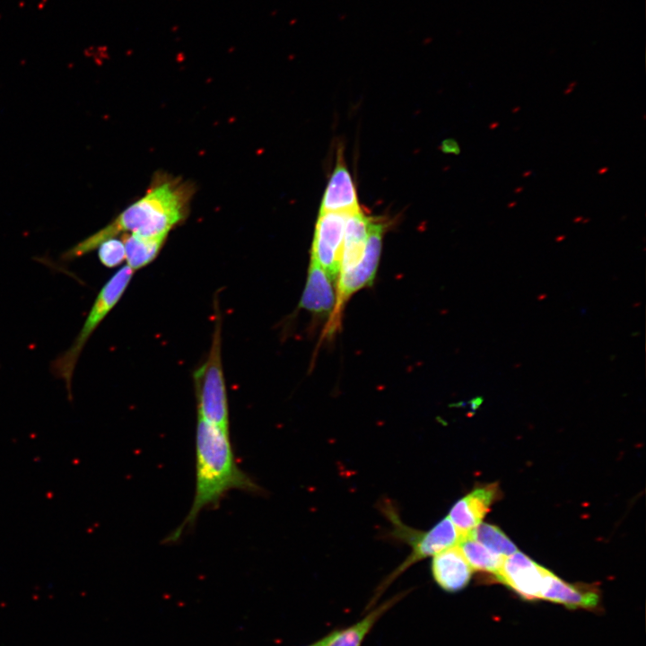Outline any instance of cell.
I'll return each instance as SVG.
<instances>
[{"instance_id": "1", "label": "cell", "mask_w": 646, "mask_h": 646, "mask_svg": "<svg viewBox=\"0 0 646 646\" xmlns=\"http://www.w3.org/2000/svg\"><path fill=\"white\" fill-rule=\"evenodd\" d=\"M195 448L194 499L184 520L167 537V543L179 540L204 510L216 507L229 492H261V487L238 465L229 431L197 416Z\"/></svg>"}, {"instance_id": "2", "label": "cell", "mask_w": 646, "mask_h": 646, "mask_svg": "<svg viewBox=\"0 0 646 646\" xmlns=\"http://www.w3.org/2000/svg\"><path fill=\"white\" fill-rule=\"evenodd\" d=\"M185 198L179 188L163 184L125 209L113 222L80 241L63 256L74 259L97 249L121 232L153 237L168 232L184 216Z\"/></svg>"}, {"instance_id": "3", "label": "cell", "mask_w": 646, "mask_h": 646, "mask_svg": "<svg viewBox=\"0 0 646 646\" xmlns=\"http://www.w3.org/2000/svg\"><path fill=\"white\" fill-rule=\"evenodd\" d=\"M208 355L193 373L197 416L230 432L229 406L222 361V319L217 310Z\"/></svg>"}, {"instance_id": "4", "label": "cell", "mask_w": 646, "mask_h": 646, "mask_svg": "<svg viewBox=\"0 0 646 646\" xmlns=\"http://www.w3.org/2000/svg\"><path fill=\"white\" fill-rule=\"evenodd\" d=\"M134 273L126 265L109 279L96 297L81 331L70 347L52 362L51 371L57 378L64 380L70 397L74 371L83 346L93 331L123 296Z\"/></svg>"}, {"instance_id": "5", "label": "cell", "mask_w": 646, "mask_h": 646, "mask_svg": "<svg viewBox=\"0 0 646 646\" xmlns=\"http://www.w3.org/2000/svg\"><path fill=\"white\" fill-rule=\"evenodd\" d=\"M389 517H391L392 523L395 526L394 537L406 542L412 547V553L377 589V592L368 605L367 609L371 608L386 588L412 564L426 557L433 556L446 548L457 546L465 537L449 517L442 519L428 531H417L405 526L400 520H397V516L393 512Z\"/></svg>"}, {"instance_id": "6", "label": "cell", "mask_w": 646, "mask_h": 646, "mask_svg": "<svg viewBox=\"0 0 646 646\" xmlns=\"http://www.w3.org/2000/svg\"><path fill=\"white\" fill-rule=\"evenodd\" d=\"M385 229L384 222L374 221L371 217L366 247L361 261L350 271L338 275L336 308L340 309L352 294L371 285L380 262Z\"/></svg>"}, {"instance_id": "7", "label": "cell", "mask_w": 646, "mask_h": 646, "mask_svg": "<svg viewBox=\"0 0 646 646\" xmlns=\"http://www.w3.org/2000/svg\"><path fill=\"white\" fill-rule=\"evenodd\" d=\"M350 214H319L310 258L315 260L336 283L340 271L341 249L345 223Z\"/></svg>"}, {"instance_id": "8", "label": "cell", "mask_w": 646, "mask_h": 646, "mask_svg": "<svg viewBox=\"0 0 646 646\" xmlns=\"http://www.w3.org/2000/svg\"><path fill=\"white\" fill-rule=\"evenodd\" d=\"M545 567L521 552L504 557L502 565L495 575L525 599L540 598Z\"/></svg>"}, {"instance_id": "9", "label": "cell", "mask_w": 646, "mask_h": 646, "mask_svg": "<svg viewBox=\"0 0 646 646\" xmlns=\"http://www.w3.org/2000/svg\"><path fill=\"white\" fill-rule=\"evenodd\" d=\"M499 496L500 489L496 483L477 487L458 500L448 517L458 530L467 537L481 523Z\"/></svg>"}, {"instance_id": "10", "label": "cell", "mask_w": 646, "mask_h": 646, "mask_svg": "<svg viewBox=\"0 0 646 646\" xmlns=\"http://www.w3.org/2000/svg\"><path fill=\"white\" fill-rule=\"evenodd\" d=\"M540 598L569 608H594L598 604L599 593L595 584H571L545 568Z\"/></svg>"}, {"instance_id": "11", "label": "cell", "mask_w": 646, "mask_h": 646, "mask_svg": "<svg viewBox=\"0 0 646 646\" xmlns=\"http://www.w3.org/2000/svg\"><path fill=\"white\" fill-rule=\"evenodd\" d=\"M431 570L435 582L448 592L463 589L473 571L458 545L434 554Z\"/></svg>"}, {"instance_id": "12", "label": "cell", "mask_w": 646, "mask_h": 646, "mask_svg": "<svg viewBox=\"0 0 646 646\" xmlns=\"http://www.w3.org/2000/svg\"><path fill=\"white\" fill-rule=\"evenodd\" d=\"M360 210L350 172L342 160H338L324 192L319 214H353Z\"/></svg>"}, {"instance_id": "13", "label": "cell", "mask_w": 646, "mask_h": 646, "mask_svg": "<svg viewBox=\"0 0 646 646\" xmlns=\"http://www.w3.org/2000/svg\"><path fill=\"white\" fill-rule=\"evenodd\" d=\"M333 284H336L327 273L310 258L308 277L299 308L316 314L329 313L336 304Z\"/></svg>"}, {"instance_id": "14", "label": "cell", "mask_w": 646, "mask_h": 646, "mask_svg": "<svg viewBox=\"0 0 646 646\" xmlns=\"http://www.w3.org/2000/svg\"><path fill=\"white\" fill-rule=\"evenodd\" d=\"M371 217L361 210L347 217L341 249L340 274L353 269L362 259L369 232Z\"/></svg>"}, {"instance_id": "15", "label": "cell", "mask_w": 646, "mask_h": 646, "mask_svg": "<svg viewBox=\"0 0 646 646\" xmlns=\"http://www.w3.org/2000/svg\"><path fill=\"white\" fill-rule=\"evenodd\" d=\"M168 234L144 237L136 234H125L123 243L127 266L134 272L153 262L158 256Z\"/></svg>"}, {"instance_id": "16", "label": "cell", "mask_w": 646, "mask_h": 646, "mask_svg": "<svg viewBox=\"0 0 646 646\" xmlns=\"http://www.w3.org/2000/svg\"><path fill=\"white\" fill-rule=\"evenodd\" d=\"M401 596H395L377 607L370 610L367 615L344 630L337 629L336 633L328 646H361L366 635L371 632L377 621L391 608Z\"/></svg>"}, {"instance_id": "17", "label": "cell", "mask_w": 646, "mask_h": 646, "mask_svg": "<svg viewBox=\"0 0 646 646\" xmlns=\"http://www.w3.org/2000/svg\"><path fill=\"white\" fill-rule=\"evenodd\" d=\"M466 560L472 570L486 572L496 575L500 571L504 556L488 550L482 544L467 536L458 544Z\"/></svg>"}, {"instance_id": "18", "label": "cell", "mask_w": 646, "mask_h": 646, "mask_svg": "<svg viewBox=\"0 0 646 646\" xmlns=\"http://www.w3.org/2000/svg\"><path fill=\"white\" fill-rule=\"evenodd\" d=\"M491 552L509 556L518 551L515 544L496 526L480 523L467 535Z\"/></svg>"}, {"instance_id": "19", "label": "cell", "mask_w": 646, "mask_h": 646, "mask_svg": "<svg viewBox=\"0 0 646 646\" xmlns=\"http://www.w3.org/2000/svg\"><path fill=\"white\" fill-rule=\"evenodd\" d=\"M98 256L100 263L107 267H115L126 258L123 240L115 238L103 241L99 247Z\"/></svg>"}, {"instance_id": "20", "label": "cell", "mask_w": 646, "mask_h": 646, "mask_svg": "<svg viewBox=\"0 0 646 646\" xmlns=\"http://www.w3.org/2000/svg\"><path fill=\"white\" fill-rule=\"evenodd\" d=\"M336 631L337 630L332 631L331 633H329L328 634H327L320 640H319L311 644L306 645V646H328L329 643L331 642V641L333 640V638L335 637Z\"/></svg>"}]
</instances>
